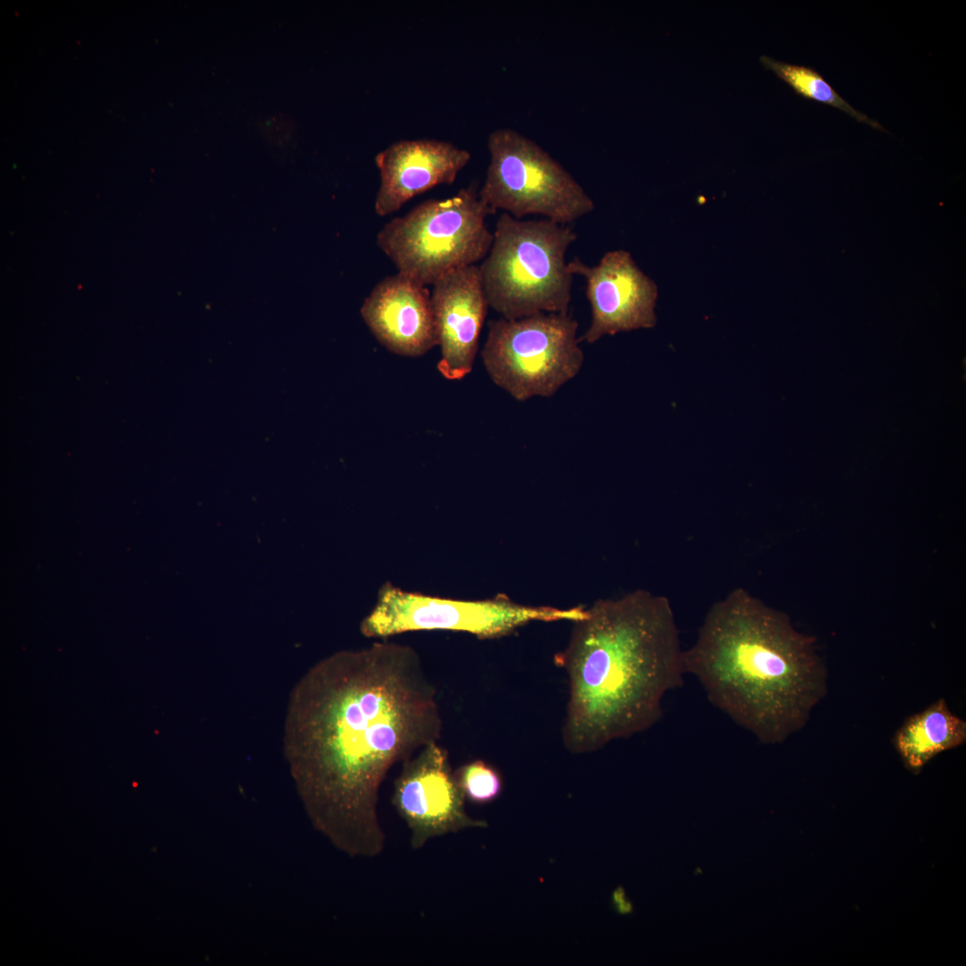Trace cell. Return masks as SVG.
<instances>
[{
  "mask_svg": "<svg viewBox=\"0 0 966 966\" xmlns=\"http://www.w3.org/2000/svg\"><path fill=\"white\" fill-rule=\"evenodd\" d=\"M436 689L408 645L375 642L319 661L294 685L284 750L315 825L351 856L375 858L389 770L437 742Z\"/></svg>",
  "mask_w": 966,
  "mask_h": 966,
  "instance_id": "obj_1",
  "label": "cell"
},
{
  "mask_svg": "<svg viewBox=\"0 0 966 966\" xmlns=\"http://www.w3.org/2000/svg\"><path fill=\"white\" fill-rule=\"evenodd\" d=\"M555 656L569 679L562 735L573 754L643 732L684 682L683 649L669 599L647 589L601 598L587 608Z\"/></svg>",
  "mask_w": 966,
  "mask_h": 966,
  "instance_id": "obj_2",
  "label": "cell"
},
{
  "mask_svg": "<svg viewBox=\"0 0 966 966\" xmlns=\"http://www.w3.org/2000/svg\"><path fill=\"white\" fill-rule=\"evenodd\" d=\"M683 666L712 705L763 744L800 732L827 692L816 639L743 588L711 606Z\"/></svg>",
  "mask_w": 966,
  "mask_h": 966,
  "instance_id": "obj_3",
  "label": "cell"
},
{
  "mask_svg": "<svg viewBox=\"0 0 966 966\" xmlns=\"http://www.w3.org/2000/svg\"><path fill=\"white\" fill-rule=\"evenodd\" d=\"M576 238L566 225L503 212L491 248L479 266L489 307L506 319L567 313L573 275L566 252Z\"/></svg>",
  "mask_w": 966,
  "mask_h": 966,
  "instance_id": "obj_4",
  "label": "cell"
},
{
  "mask_svg": "<svg viewBox=\"0 0 966 966\" xmlns=\"http://www.w3.org/2000/svg\"><path fill=\"white\" fill-rule=\"evenodd\" d=\"M492 213L471 183L452 197L427 199L391 219L378 231L377 244L397 273L433 285L447 273L486 258L493 242L486 219Z\"/></svg>",
  "mask_w": 966,
  "mask_h": 966,
  "instance_id": "obj_5",
  "label": "cell"
},
{
  "mask_svg": "<svg viewBox=\"0 0 966 966\" xmlns=\"http://www.w3.org/2000/svg\"><path fill=\"white\" fill-rule=\"evenodd\" d=\"M481 352L492 381L515 400L550 397L580 370L578 323L568 313H538L487 323Z\"/></svg>",
  "mask_w": 966,
  "mask_h": 966,
  "instance_id": "obj_6",
  "label": "cell"
},
{
  "mask_svg": "<svg viewBox=\"0 0 966 966\" xmlns=\"http://www.w3.org/2000/svg\"><path fill=\"white\" fill-rule=\"evenodd\" d=\"M490 160L479 198L495 212L519 219L538 215L567 225L595 208L579 182L548 152L519 131H492Z\"/></svg>",
  "mask_w": 966,
  "mask_h": 966,
  "instance_id": "obj_7",
  "label": "cell"
},
{
  "mask_svg": "<svg viewBox=\"0 0 966 966\" xmlns=\"http://www.w3.org/2000/svg\"><path fill=\"white\" fill-rule=\"evenodd\" d=\"M581 606L561 609L517 603L507 596L478 600L453 599L405 591L386 582L376 605L360 623L369 638H386L416 631L467 632L479 639L501 638L531 622L577 621Z\"/></svg>",
  "mask_w": 966,
  "mask_h": 966,
  "instance_id": "obj_8",
  "label": "cell"
},
{
  "mask_svg": "<svg viewBox=\"0 0 966 966\" xmlns=\"http://www.w3.org/2000/svg\"><path fill=\"white\" fill-rule=\"evenodd\" d=\"M392 805L410 830L412 850L433 838L466 828H486L484 819L465 809V798L454 779L448 752L437 742L402 763L394 781Z\"/></svg>",
  "mask_w": 966,
  "mask_h": 966,
  "instance_id": "obj_9",
  "label": "cell"
},
{
  "mask_svg": "<svg viewBox=\"0 0 966 966\" xmlns=\"http://www.w3.org/2000/svg\"><path fill=\"white\" fill-rule=\"evenodd\" d=\"M568 267L573 275L584 278L591 309V322L581 340L594 343L605 335L656 326L657 285L629 251H608L593 267L575 258Z\"/></svg>",
  "mask_w": 966,
  "mask_h": 966,
  "instance_id": "obj_10",
  "label": "cell"
},
{
  "mask_svg": "<svg viewBox=\"0 0 966 966\" xmlns=\"http://www.w3.org/2000/svg\"><path fill=\"white\" fill-rule=\"evenodd\" d=\"M431 307L440 346L439 373L461 380L471 372L489 308L479 266L454 269L433 285Z\"/></svg>",
  "mask_w": 966,
  "mask_h": 966,
  "instance_id": "obj_11",
  "label": "cell"
},
{
  "mask_svg": "<svg viewBox=\"0 0 966 966\" xmlns=\"http://www.w3.org/2000/svg\"><path fill=\"white\" fill-rule=\"evenodd\" d=\"M470 157L468 150L445 140H402L391 144L375 157L380 175L376 214L388 216L417 195L453 183Z\"/></svg>",
  "mask_w": 966,
  "mask_h": 966,
  "instance_id": "obj_12",
  "label": "cell"
},
{
  "mask_svg": "<svg viewBox=\"0 0 966 966\" xmlns=\"http://www.w3.org/2000/svg\"><path fill=\"white\" fill-rule=\"evenodd\" d=\"M360 315L376 339L395 354L419 357L438 343L429 291L402 274L379 281Z\"/></svg>",
  "mask_w": 966,
  "mask_h": 966,
  "instance_id": "obj_13",
  "label": "cell"
},
{
  "mask_svg": "<svg viewBox=\"0 0 966 966\" xmlns=\"http://www.w3.org/2000/svg\"><path fill=\"white\" fill-rule=\"evenodd\" d=\"M966 741V722L954 715L945 699L907 717L893 744L904 767L918 774L938 754Z\"/></svg>",
  "mask_w": 966,
  "mask_h": 966,
  "instance_id": "obj_14",
  "label": "cell"
},
{
  "mask_svg": "<svg viewBox=\"0 0 966 966\" xmlns=\"http://www.w3.org/2000/svg\"><path fill=\"white\" fill-rule=\"evenodd\" d=\"M760 61L766 69L774 72L799 96L838 108L858 122L886 131L878 122L852 107L815 69L783 63L765 55L760 57Z\"/></svg>",
  "mask_w": 966,
  "mask_h": 966,
  "instance_id": "obj_15",
  "label": "cell"
},
{
  "mask_svg": "<svg viewBox=\"0 0 966 966\" xmlns=\"http://www.w3.org/2000/svg\"><path fill=\"white\" fill-rule=\"evenodd\" d=\"M453 775L465 800L475 804L492 802L503 791V779L498 770L481 759L461 766Z\"/></svg>",
  "mask_w": 966,
  "mask_h": 966,
  "instance_id": "obj_16",
  "label": "cell"
}]
</instances>
